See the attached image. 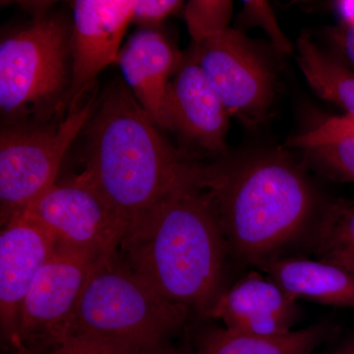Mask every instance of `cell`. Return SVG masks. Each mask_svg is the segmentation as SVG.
<instances>
[{
    "mask_svg": "<svg viewBox=\"0 0 354 354\" xmlns=\"http://www.w3.org/2000/svg\"><path fill=\"white\" fill-rule=\"evenodd\" d=\"M326 324L286 334L260 335L209 330L198 339L197 354H312L329 335Z\"/></svg>",
    "mask_w": 354,
    "mask_h": 354,
    "instance_id": "16",
    "label": "cell"
},
{
    "mask_svg": "<svg viewBox=\"0 0 354 354\" xmlns=\"http://www.w3.org/2000/svg\"><path fill=\"white\" fill-rule=\"evenodd\" d=\"M160 130L127 84L114 81L82 131L80 174L128 227L176 190L201 186L205 165L176 150Z\"/></svg>",
    "mask_w": 354,
    "mask_h": 354,
    "instance_id": "1",
    "label": "cell"
},
{
    "mask_svg": "<svg viewBox=\"0 0 354 354\" xmlns=\"http://www.w3.org/2000/svg\"><path fill=\"white\" fill-rule=\"evenodd\" d=\"M293 299L354 308V276L322 260L281 256L258 267Z\"/></svg>",
    "mask_w": 354,
    "mask_h": 354,
    "instance_id": "15",
    "label": "cell"
},
{
    "mask_svg": "<svg viewBox=\"0 0 354 354\" xmlns=\"http://www.w3.org/2000/svg\"><path fill=\"white\" fill-rule=\"evenodd\" d=\"M245 17L247 20L257 23L269 32L277 48L283 53H290L291 46L285 35L279 30L278 23L272 12L269 4L264 1H245Z\"/></svg>",
    "mask_w": 354,
    "mask_h": 354,
    "instance_id": "24",
    "label": "cell"
},
{
    "mask_svg": "<svg viewBox=\"0 0 354 354\" xmlns=\"http://www.w3.org/2000/svg\"><path fill=\"white\" fill-rule=\"evenodd\" d=\"M192 53L230 116L248 125L266 120L274 97L272 72L241 31L230 28L194 44Z\"/></svg>",
    "mask_w": 354,
    "mask_h": 354,
    "instance_id": "9",
    "label": "cell"
},
{
    "mask_svg": "<svg viewBox=\"0 0 354 354\" xmlns=\"http://www.w3.org/2000/svg\"><path fill=\"white\" fill-rule=\"evenodd\" d=\"M50 235L23 213L0 234V327L2 339L17 348L21 306L41 267L55 253Z\"/></svg>",
    "mask_w": 354,
    "mask_h": 354,
    "instance_id": "11",
    "label": "cell"
},
{
    "mask_svg": "<svg viewBox=\"0 0 354 354\" xmlns=\"http://www.w3.org/2000/svg\"><path fill=\"white\" fill-rule=\"evenodd\" d=\"M183 7V2L179 0H135L132 22L141 29H160L167 18Z\"/></svg>",
    "mask_w": 354,
    "mask_h": 354,
    "instance_id": "23",
    "label": "cell"
},
{
    "mask_svg": "<svg viewBox=\"0 0 354 354\" xmlns=\"http://www.w3.org/2000/svg\"><path fill=\"white\" fill-rule=\"evenodd\" d=\"M183 57L160 29H140L116 58L127 87L160 129L171 131L167 95Z\"/></svg>",
    "mask_w": 354,
    "mask_h": 354,
    "instance_id": "13",
    "label": "cell"
},
{
    "mask_svg": "<svg viewBox=\"0 0 354 354\" xmlns=\"http://www.w3.org/2000/svg\"><path fill=\"white\" fill-rule=\"evenodd\" d=\"M234 4L228 0H191L184 16L194 44L230 29Z\"/></svg>",
    "mask_w": 354,
    "mask_h": 354,
    "instance_id": "19",
    "label": "cell"
},
{
    "mask_svg": "<svg viewBox=\"0 0 354 354\" xmlns=\"http://www.w3.org/2000/svg\"><path fill=\"white\" fill-rule=\"evenodd\" d=\"M24 213L50 235L57 252L94 259L115 253L128 228L81 174L57 181Z\"/></svg>",
    "mask_w": 354,
    "mask_h": 354,
    "instance_id": "7",
    "label": "cell"
},
{
    "mask_svg": "<svg viewBox=\"0 0 354 354\" xmlns=\"http://www.w3.org/2000/svg\"><path fill=\"white\" fill-rule=\"evenodd\" d=\"M305 241L317 259L339 266L354 276V200L324 205Z\"/></svg>",
    "mask_w": 354,
    "mask_h": 354,
    "instance_id": "18",
    "label": "cell"
},
{
    "mask_svg": "<svg viewBox=\"0 0 354 354\" xmlns=\"http://www.w3.org/2000/svg\"><path fill=\"white\" fill-rule=\"evenodd\" d=\"M297 62L310 87L354 118V72L321 50L308 32L297 39Z\"/></svg>",
    "mask_w": 354,
    "mask_h": 354,
    "instance_id": "17",
    "label": "cell"
},
{
    "mask_svg": "<svg viewBox=\"0 0 354 354\" xmlns=\"http://www.w3.org/2000/svg\"><path fill=\"white\" fill-rule=\"evenodd\" d=\"M202 188L215 207L228 250L256 268L306 241L318 213L309 179L279 156L237 167L206 165Z\"/></svg>",
    "mask_w": 354,
    "mask_h": 354,
    "instance_id": "3",
    "label": "cell"
},
{
    "mask_svg": "<svg viewBox=\"0 0 354 354\" xmlns=\"http://www.w3.org/2000/svg\"><path fill=\"white\" fill-rule=\"evenodd\" d=\"M189 313L183 305L160 297L116 251L99 263L88 279L69 335H88L146 354H160Z\"/></svg>",
    "mask_w": 354,
    "mask_h": 354,
    "instance_id": "5",
    "label": "cell"
},
{
    "mask_svg": "<svg viewBox=\"0 0 354 354\" xmlns=\"http://www.w3.org/2000/svg\"><path fill=\"white\" fill-rule=\"evenodd\" d=\"M24 349V348H23ZM25 351V349H24ZM28 354H32L28 353ZM41 354H146L118 342L84 335H69L55 348Z\"/></svg>",
    "mask_w": 354,
    "mask_h": 354,
    "instance_id": "22",
    "label": "cell"
},
{
    "mask_svg": "<svg viewBox=\"0 0 354 354\" xmlns=\"http://www.w3.org/2000/svg\"><path fill=\"white\" fill-rule=\"evenodd\" d=\"M135 0H76L72 11L73 62L70 99H81L95 77L116 62Z\"/></svg>",
    "mask_w": 354,
    "mask_h": 354,
    "instance_id": "10",
    "label": "cell"
},
{
    "mask_svg": "<svg viewBox=\"0 0 354 354\" xmlns=\"http://www.w3.org/2000/svg\"><path fill=\"white\" fill-rule=\"evenodd\" d=\"M308 152L330 176L354 183V137L332 140Z\"/></svg>",
    "mask_w": 354,
    "mask_h": 354,
    "instance_id": "20",
    "label": "cell"
},
{
    "mask_svg": "<svg viewBox=\"0 0 354 354\" xmlns=\"http://www.w3.org/2000/svg\"><path fill=\"white\" fill-rule=\"evenodd\" d=\"M334 354H354V337L344 342L341 348L335 351Z\"/></svg>",
    "mask_w": 354,
    "mask_h": 354,
    "instance_id": "26",
    "label": "cell"
},
{
    "mask_svg": "<svg viewBox=\"0 0 354 354\" xmlns=\"http://www.w3.org/2000/svg\"><path fill=\"white\" fill-rule=\"evenodd\" d=\"M17 351H18L17 354H28L27 353H26V351L23 348L17 349Z\"/></svg>",
    "mask_w": 354,
    "mask_h": 354,
    "instance_id": "28",
    "label": "cell"
},
{
    "mask_svg": "<svg viewBox=\"0 0 354 354\" xmlns=\"http://www.w3.org/2000/svg\"><path fill=\"white\" fill-rule=\"evenodd\" d=\"M348 136L354 137V118L346 114L327 118L313 129L290 137L286 145L308 151L332 140Z\"/></svg>",
    "mask_w": 354,
    "mask_h": 354,
    "instance_id": "21",
    "label": "cell"
},
{
    "mask_svg": "<svg viewBox=\"0 0 354 354\" xmlns=\"http://www.w3.org/2000/svg\"><path fill=\"white\" fill-rule=\"evenodd\" d=\"M160 354H197V353H185V351H174V349H171L169 348V346H167V348L162 349V351H160Z\"/></svg>",
    "mask_w": 354,
    "mask_h": 354,
    "instance_id": "27",
    "label": "cell"
},
{
    "mask_svg": "<svg viewBox=\"0 0 354 354\" xmlns=\"http://www.w3.org/2000/svg\"><path fill=\"white\" fill-rule=\"evenodd\" d=\"M95 94L70 104L64 120L46 124L2 127L0 134L1 227L57 183L65 153L82 133L95 108Z\"/></svg>",
    "mask_w": 354,
    "mask_h": 354,
    "instance_id": "6",
    "label": "cell"
},
{
    "mask_svg": "<svg viewBox=\"0 0 354 354\" xmlns=\"http://www.w3.org/2000/svg\"><path fill=\"white\" fill-rule=\"evenodd\" d=\"M72 20L37 15L0 41V111L3 127L64 120L71 99Z\"/></svg>",
    "mask_w": 354,
    "mask_h": 354,
    "instance_id": "4",
    "label": "cell"
},
{
    "mask_svg": "<svg viewBox=\"0 0 354 354\" xmlns=\"http://www.w3.org/2000/svg\"><path fill=\"white\" fill-rule=\"evenodd\" d=\"M227 251L211 198L190 185L131 223L118 254L160 297L209 318L223 291Z\"/></svg>",
    "mask_w": 354,
    "mask_h": 354,
    "instance_id": "2",
    "label": "cell"
},
{
    "mask_svg": "<svg viewBox=\"0 0 354 354\" xmlns=\"http://www.w3.org/2000/svg\"><path fill=\"white\" fill-rule=\"evenodd\" d=\"M167 113L171 131L207 152L225 153L230 116L192 51L169 83Z\"/></svg>",
    "mask_w": 354,
    "mask_h": 354,
    "instance_id": "12",
    "label": "cell"
},
{
    "mask_svg": "<svg viewBox=\"0 0 354 354\" xmlns=\"http://www.w3.org/2000/svg\"><path fill=\"white\" fill-rule=\"evenodd\" d=\"M299 316L297 300L267 274L253 271L221 292L209 318L218 319L234 332L272 335L292 330Z\"/></svg>",
    "mask_w": 354,
    "mask_h": 354,
    "instance_id": "14",
    "label": "cell"
},
{
    "mask_svg": "<svg viewBox=\"0 0 354 354\" xmlns=\"http://www.w3.org/2000/svg\"><path fill=\"white\" fill-rule=\"evenodd\" d=\"M330 37L348 58L349 64L354 66V25L344 24L335 28L330 32Z\"/></svg>",
    "mask_w": 354,
    "mask_h": 354,
    "instance_id": "25",
    "label": "cell"
},
{
    "mask_svg": "<svg viewBox=\"0 0 354 354\" xmlns=\"http://www.w3.org/2000/svg\"><path fill=\"white\" fill-rule=\"evenodd\" d=\"M102 260L55 251L21 306L16 348L41 354L66 339L84 288Z\"/></svg>",
    "mask_w": 354,
    "mask_h": 354,
    "instance_id": "8",
    "label": "cell"
}]
</instances>
